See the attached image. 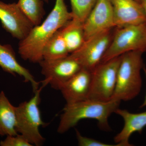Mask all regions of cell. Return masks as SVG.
Listing matches in <instances>:
<instances>
[{
	"label": "cell",
	"instance_id": "obj_1",
	"mask_svg": "<svg viewBox=\"0 0 146 146\" xmlns=\"http://www.w3.org/2000/svg\"><path fill=\"white\" fill-rule=\"evenodd\" d=\"M72 19L64 0H56L52 10L44 21L33 27L27 36L20 41L18 53L25 60L39 63L43 59L44 47L58 30Z\"/></svg>",
	"mask_w": 146,
	"mask_h": 146
},
{
	"label": "cell",
	"instance_id": "obj_2",
	"mask_svg": "<svg viewBox=\"0 0 146 146\" xmlns=\"http://www.w3.org/2000/svg\"><path fill=\"white\" fill-rule=\"evenodd\" d=\"M121 101L111 100L101 102L89 99L65 105L60 116L57 131L65 133L84 119L98 121L100 128L104 130L110 129L108 119L119 108Z\"/></svg>",
	"mask_w": 146,
	"mask_h": 146
},
{
	"label": "cell",
	"instance_id": "obj_3",
	"mask_svg": "<svg viewBox=\"0 0 146 146\" xmlns=\"http://www.w3.org/2000/svg\"><path fill=\"white\" fill-rule=\"evenodd\" d=\"M143 53L133 51L122 55L115 91L111 100L127 101L139 94L142 84L141 70L143 67Z\"/></svg>",
	"mask_w": 146,
	"mask_h": 146
},
{
	"label": "cell",
	"instance_id": "obj_4",
	"mask_svg": "<svg viewBox=\"0 0 146 146\" xmlns=\"http://www.w3.org/2000/svg\"><path fill=\"white\" fill-rule=\"evenodd\" d=\"M42 82V86L34 92V96L29 100L21 103L15 107L16 131L33 145L36 146L42 145L45 141L39 128L48 124L42 120L39 107L41 91L48 85L44 81Z\"/></svg>",
	"mask_w": 146,
	"mask_h": 146
},
{
	"label": "cell",
	"instance_id": "obj_5",
	"mask_svg": "<svg viewBox=\"0 0 146 146\" xmlns=\"http://www.w3.org/2000/svg\"><path fill=\"white\" fill-rule=\"evenodd\" d=\"M133 51H146V24L117 28L101 62Z\"/></svg>",
	"mask_w": 146,
	"mask_h": 146
},
{
	"label": "cell",
	"instance_id": "obj_6",
	"mask_svg": "<svg viewBox=\"0 0 146 146\" xmlns=\"http://www.w3.org/2000/svg\"><path fill=\"white\" fill-rule=\"evenodd\" d=\"M121 55L100 62L91 71L89 99L108 102L112 99L117 82Z\"/></svg>",
	"mask_w": 146,
	"mask_h": 146
},
{
	"label": "cell",
	"instance_id": "obj_7",
	"mask_svg": "<svg viewBox=\"0 0 146 146\" xmlns=\"http://www.w3.org/2000/svg\"><path fill=\"white\" fill-rule=\"evenodd\" d=\"M111 30L84 40L81 46L70 55L82 68L92 71L101 61L112 41Z\"/></svg>",
	"mask_w": 146,
	"mask_h": 146
},
{
	"label": "cell",
	"instance_id": "obj_8",
	"mask_svg": "<svg viewBox=\"0 0 146 146\" xmlns=\"http://www.w3.org/2000/svg\"><path fill=\"white\" fill-rule=\"evenodd\" d=\"M39 64L41 73L45 77L43 81L58 90L82 68L70 54L55 60L43 59Z\"/></svg>",
	"mask_w": 146,
	"mask_h": 146
},
{
	"label": "cell",
	"instance_id": "obj_9",
	"mask_svg": "<svg viewBox=\"0 0 146 146\" xmlns=\"http://www.w3.org/2000/svg\"><path fill=\"white\" fill-rule=\"evenodd\" d=\"M115 27L110 0H97L83 24L84 40Z\"/></svg>",
	"mask_w": 146,
	"mask_h": 146
},
{
	"label": "cell",
	"instance_id": "obj_10",
	"mask_svg": "<svg viewBox=\"0 0 146 146\" xmlns=\"http://www.w3.org/2000/svg\"><path fill=\"white\" fill-rule=\"evenodd\" d=\"M0 21L3 28L20 41L25 39L34 27L17 3L7 4L0 1Z\"/></svg>",
	"mask_w": 146,
	"mask_h": 146
},
{
	"label": "cell",
	"instance_id": "obj_11",
	"mask_svg": "<svg viewBox=\"0 0 146 146\" xmlns=\"http://www.w3.org/2000/svg\"><path fill=\"white\" fill-rule=\"evenodd\" d=\"M115 27L117 28L146 24L141 3L136 0H110Z\"/></svg>",
	"mask_w": 146,
	"mask_h": 146
},
{
	"label": "cell",
	"instance_id": "obj_12",
	"mask_svg": "<svg viewBox=\"0 0 146 146\" xmlns=\"http://www.w3.org/2000/svg\"><path fill=\"white\" fill-rule=\"evenodd\" d=\"M91 72L82 68L61 87L67 104L88 99L91 87Z\"/></svg>",
	"mask_w": 146,
	"mask_h": 146
},
{
	"label": "cell",
	"instance_id": "obj_13",
	"mask_svg": "<svg viewBox=\"0 0 146 146\" xmlns=\"http://www.w3.org/2000/svg\"><path fill=\"white\" fill-rule=\"evenodd\" d=\"M115 113L121 117L124 121L123 127L114 137L118 146H132L129 139L134 132L141 133L146 126V110L139 113H132L125 109L118 108Z\"/></svg>",
	"mask_w": 146,
	"mask_h": 146
},
{
	"label": "cell",
	"instance_id": "obj_14",
	"mask_svg": "<svg viewBox=\"0 0 146 146\" xmlns=\"http://www.w3.org/2000/svg\"><path fill=\"white\" fill-rule=\"evenodd\" d=\"M0 67L6 72L23 78L25 82L31 84L34 93L39 88L40 82L36 81L30 72L19 63L10 45L0 44Z\"/></svg>",
	"mask_w": 146,
	"mask_h": 146
},
{
	"label": "cell",
	"instance_id": "obj_15",
	"mask_svg": "<svg viewBox=\"0 0 146 146\" xmlns=\"http://www.w3.org/2000/svg\"><path fill=\"white\" fill-rule=\"evenodd\" d=\"M15 107L11 103L3 91L0 93V136H15L16 129Z\"/></svg>",
	"mask_w": 146,
	"mask_h": 146
},
{
	"label": "cell",
	"instance_id": "obj_16",
	"mask_svg": "<svg viewBox=\"0 0 146 146\" xmlns=\"http://www.w3.org/2000/svg\"><path fill=\"white\" fill-rule=\"evenodd\" d=\"M69 53L75 51L84 41L83 23L72 19L60 29Z\"/></svg>",
	"mask_w": 146,
	"mask_h": 146
},
{
	"label": "cell",
	"instance_id": "obj_17",
	"mask_svg": "<svg viewBox=\"0 0 146 146\" xmlns=\"http://www.w3.org/2000/svg\"><path fill=\"white\" fill-rule=\"evenodd\" d=\"M69 54L60 29L52 36L44 47L43 59H59L66 57Z\"/></svg>",
	"mask_w": 146,
	"mask_h": 146
},
{
	"label": "cell",
	"instance_id": "obj_18",
	"mask_svg": "<svg viewBox=\"0 0 146 146\" xmlns=\"http://www.w3.org/2000/svg\"><path fill=\"white\" fill-rule=\"evenodd\" d=\"M18 6L34 26L41 23L44 16V3L42 0H19Z\"/></svg>",
	"mask_w": 146,
	"mask_h": 146
},
{
	"label": "cell",
	"instance_id": "obj_19",
	"mask_svg": "<svg viewBox=\"0 0 146 146\" xmlns=\"http://www.w3.org/2000/svg\"><path fill=\"white\" fill-rule=\"evenodd\" d=\"M72 19L83 23L94 8L97 0H70Z\"/></svg>",
	"mask_w": 146,
	"mask_h": 146
},
{
	"label": "cell",
	"instance_id": "obj_20",
	"mask_svg": "<svg viewBox=\"0 0 146 146\" xmlns=\"http://www.w3.org/2000/svg\"><path fill=\"white\" fill-rule=\"evenodd\" d=\"M1 146H32L27 140L21 134L15 136H7L3 141L0 142Z\"/></svg>",
	"mask_w": 146,
	"mask_h": 146
},
{
	"label": "cell",
	"instance_id": "obj_21",
	"mask_svg": "<svg viewBox=\"0 0 146 146\" xmlns=\"http://www.w3.org/2000/svg\"><path fill=\"white\" fill-rule=\"evenodd\" d=\"M76 136L78 144L80 146H116L111 144L105 143L101 141H97L93 138H88L82 136L77 129L76 130Z\"/></svg>",
	"mask_w": 146,
	"mask_h": 146
},
{
	"label": "cell",
	"instance_id": "obj_22",
	"mask_svg": "<svg viewBox=\"0 0 146 146\" xmlns=\"http://www.w3.org/2000/svg\"><path fill=\"white\" fill-rule=\"evenodd\" d=\"M141 4L142 5V7H143V9L146 19V0H142Z\"/></svg>",
	"mask_w": 146,
	"mask_h": 146
},
{
	"label": "cell",
	"instance_id": "obj_23",
	"mask_svg": "<svg viewBox=\"0 0 146 146\" xmlns=\"http://www.w3.org/2000/svg\"><path fill=\"white\" fill-rule=\"evenodd\" d=\"M144 72H145V75L146 78V68H144ZM146 106V94L145 95V100H144L143 102V104L141 105V107L140 108H143Z\"/></svg>",
	"mask_w": 146,
	"mask_h": 146
},
{
	"label": "cell",
	"instance_id": "obj_24",
	"mask_svg": "<svg viewBox=\"0 0 146 146\" xmlns=\"http://www.w3.org/2000/svg\"><path fill=\"white\" fill-rule=\"evenodd\" d=\"M136 1L140 3H141V2H142V0H136Z\"/></svg>",
	"mask_w": 146,
	"mask_h": 146
},
{
	"label": "cell",
	"instance_id": "obj_25",
	"mask_svg": "<svg viewBox=\"0 0 146 146\" xmlns=\"http://www.w3.org/2000/svg\"><path fill=\"white\" fill-rule=\"evenodd\" d=\"M45 1H46V2H48V0H45Z\"/></svg>",
	"mask_w": 146,
	"mask_h": 146
}]
</instances>
